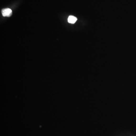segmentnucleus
<instances>
[{
  "mask_svg": "<svg viewBox=\"0 0 136 136\" xmlns=\"http://www.w3.org/2000/svg\"><path fill=\"white\" fill-rule=\"evenodd\" d=\"M77 18L73 16H70L69 17H68V22L71 24H74L77 21Z\"/></svg>",
  "mask_w": 136,
  "mask_h": 136,
  "instance_id": "f03ea898",
  "label": "nucleus"
},
{
  "mask_svg": "<svg viewBox=\"0 0 136 136\" xmlns=\"http://www.w3.org/2000/svg\"><path fill=\"white\" fill-rule=\"evenodd\" d=\"M2 13L3 16L10 17L12 15V10L10 8H5L2 10Z\"/></svg>",
  "mask_w": 136,
  "mask_h": 136,
  "instance_id": "f257e3e1",
  "label": "nucleus"
}]
</instances>
